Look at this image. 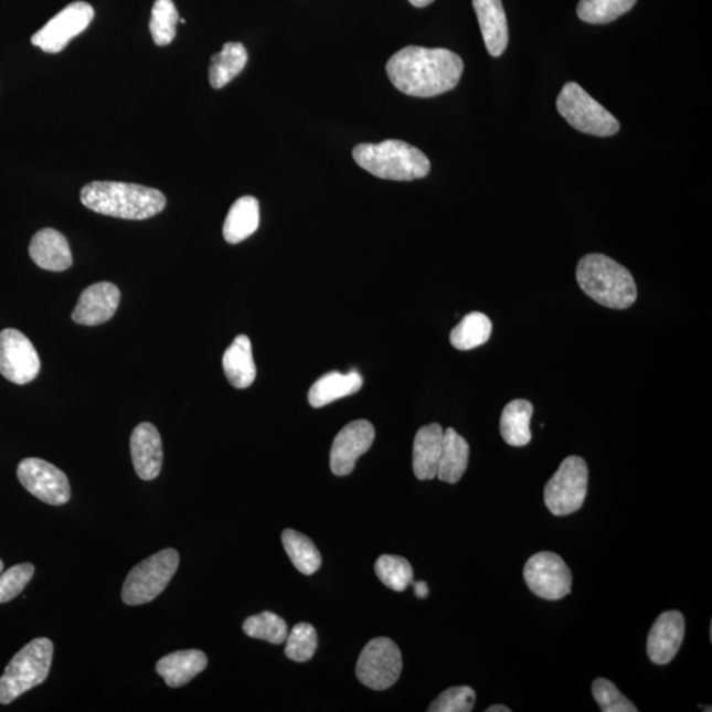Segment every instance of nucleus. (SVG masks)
Instances as JSON below:
<instances>
[{
	"label": "nucleus",
	"instance_id": "f03ea898",
	"mask_svg": "<svg viewBox=\"0 0 712 712\" xmlns=\"http://www.w3.org/2000/svg\"><path fill=\"white\" fill-rule=\"evenodd\" d=\"M84 206L114 219L142 221L166 209V195L158 189L125 182L95 181L81 192Z\"/></svg>",
	"mask_w": 712,
	"mask_h": 712
},
{
	"label": "nucleus",
	"instance_id": "f3484780",
	"mask_svg": "<svg viewBox=\"0 0 712 712\" xmlns=\"http://www.w3.org/2000/svg\"><path fill=\"white\" fill-rule=\"evenodd\" d=\"M684 637V617L680 612L659 616L648 635L647 652L650 661L667 665L674 659Z\"/></svg>",
	"mask_w": 712,
	"mask_h": 712
},
{
	"label": "nucleus",
	"instance_id": "f704fd0d",
	"mask_svg": "<svg viewBox=\"0 0 712 712\" xmlns=\"http://www.w3.org/2000/svg\"><path fill=\"white\" fill-rule=\"evenodd\" d=\"M35 574V566L25 562L6 570L0 573V605L3 603L15 599L18 595L22 594L26 585Z\"/></svg>",
	"mask_w": 712,
	"mask_h": 712
},
{
	"label": "nucleus",
	"instance_id": "393cba45",
	"mask_svg": "<svg viewBox=\"0 0 712 712\" xmlns=\"http://www.w3.org/2000/svg\"><path fill=\"white\" fill-rule=\"evenodd\" d=\"M261 223L259 201L246 195L234 202L223 225V236L230 244L246 241L253 235Z\"/></svg>",
	"mask_w": 712,
	"mask_h": 712
},
{
	"label": "nucleus",
	"instance_id": "5701e85b",
	"mask_svg": "<svg viewBox=\"0 0 712 712\" xmlns=\"http://www.w3.org/2000/svg\"><path fill=\"white\" fill-rule=\"evenodd\" d=\"M363 385V378L357 371L349 374L330 372L318 379L309 391V403L314 408H322L337 400L354 395Z\"/></svg>",
	"mask_w": 712,
	"mask_h": 712
},
{
	"label": "nucleus",
	"instance_id": "ea45409f",
	"mask_svg": "<svg viewBox=\"0 0 712 712\" xmlns=\"http://www.w3.org/2000/svg\"><path fill=\"white\" fill-rule=\"evenodd\" d=\"M487 712H511V709L503 706V704H495V706L487 709Z\"/></svg>",
	"mask_w": 712,
	"mask_h": 712
},
{
	"label": "nucleus",
	"instance_id": "c85d7f7f",
	"mask_svg": "<svg viewBox=\"0 0 712 712\" xmlns=\"http://www.w3.org/2000/svg\"><path fill=\"white\" fill-rule=\"evenodd\" d=\"M492 332V322L483 314L474 311L467 315L450 334V342L457 350H472L485 344L490 339Z\"/></svg>",
	"mask_w": 712,
	"mask_h": 712
},
{
	"label": "nucleus",
	"instance_id": "473e14b6",
	"mask_svg": "<svg viewBox=\"0 0 712 712\" xmlns=\"http://www.w3.org/2000/svg\"><path fill=\"white\" fill-rule=\"evenodd\" d=\"M378 578L393 592L403 593L413 582V568L408 560L398 555H382L375 565Z\"/></svg>",
	"mask_w": 712,
	"mask_h": 712
},
{
	"label": "nucleus",
	"instance_id": "9b49d317",
	"mask_svg": "<svg viewBox=\"0 0 712 712\" xmlns=\"http://www.w3.org/2000/svg\"><path fill=\"white\" fill-rule=\"evenodd\" d=\"M18 478L26 491L50 506L71 500V485L64 471L44 459L26 458L18 467Z\"/></svg>",
	"mask_w": 712,
	"mask_h": 712
},
{
	"label": "nucleus",
	"instance_id": "20e7f679",
	"mask_svg": "<svg viewBox=\"0 0 712 712\" xmlns=\"http://www.w3.org/2000/svg\"><path fill=\"white\" fill-rule=\"evenodd\" d=\"M357 164L375 178L392 181H413L426 178L431 161L416 147L402 140H385L379 145L364 142L352 151Z\"/></svg>",
	"mask_w": 712,
	"mask_h": 712
},
{
	"label": "nucleus",
	"instance_id": "f8f14e48",
	"mask_svg": "<svg viewBox=\"0 0 712 712\" xmlns=\"http://www.w3.org/2000/svg\"><path fill=\"white\" fill-rule=\"evenodd\" d=\"M94 19V9L86 2L67 4L42 30L32 36V44L45 53L64 51L72 40L83 33Z\"/></svg>",
	"mask_w": 712,
	"mask_h": 712
},
{
	"label": "nucleus",
	"instance_id": "4be33fe9",
	"mask_svg": "<svg viewBox=\"0 0 712 712\" xmlns=\"http://www.w3.org/2000/svg\"><path fill=\"white\" fill-rule=\"evenodd\" d=\"M223 371L237 390L248 389L256 378L253 344L247 336H237L223 355Z\"/></svg>",
	"mask_w": 712,
	"mask_h": 712
},
{
	"label": "nucleus",
	"instance_id": "aec40b11",
	"mask_svg": "<svg viewBox=\"0 0 712 712\" xmlns=\"http://www.w3.org/2000/svg\"><path fill=\"white\" fill-rule=\"evenodd\" d=\"M444 429L439 424L423 426L413 444V471L419 480L437 478Z\"/></svg>",
	"mask_w": 712,
	"mask_h": 712
},
{
	"label": "nucleus",
	"instance_id": "a878e982",
	"mask_svg": "<svg viewBox=\"0 0 712 712\" xmlns=\"http://www.w3.org/2000/svg\"><path fill=\"white\" fill-rule=\"evenodd\" d=\"M533 405L528 400H513L506 405L500 418L501 437L510 446L522 447L531 443Z\"/></svg>",
	"mask_w": 712,
	"mask_h": 712
},
{
	"label": "nucleus",
	"instance_id": "58836bf2",
	"mask_svg": "<svg viewBox=\"0 0 712 712\" xmlns=\"http://www.w3.org/2000/svg\"><path fill=\"white\" fill-rule=\"evenodd\" d=\"M408 2L415 7H419V9H423V7L432 4L434 0H408Z\"/></svg>",
	"mask_w": 712,
	"mask_h": 712
},
{
	"label": "nucleus",
	"instance_id": "9d476101",
	"mask_svg": "<svg viewBox=\"0 0 712 712\" xmlns=\"http://www.w3.org/2000/svg\"><path fill=\"white\" fill-rule=\"evenodd\" d=\"M524 580L531 592L545 601H560L572 593L573 575L559 554L532 555L524 567Z\"/></svg>",
	"mask_w": 712,
	"mask_h": 712
},
{
	"label": "nucleus",
	"instance_id": "2f4dec72",
	"mask_svg": "<svg viewBox=\"0 0 712 712\" xmlns=\"http://www.w3.org/2000/svg\"><path fill=\"white\" fill-rule=\"evenodd\" d=\"M243 630L249 637L279 646L288 637V626L280 616L274 613H262L249 616L243 623Z\"/></svg>",
	"mask_w": 712,
	"mask_h": 712
},
{
	"label": "nucleus",
	"instance_id": "72a5a7b5",
	"mask_svg": "<svg viewBox=\"0 0 712 712\" xmlns=\"http://www.w3.org/2000/svg\"><path fill=\"white\" fill-rule=\"evenodd\" d=\"M285 655L295 662H308L314 659L317 650L318 639L314 626L308 623H298L288 634Z\"/></svg>",
	"mask_w": 712,
	"mask_h": 712
},
{
	"label": "nucleus",
	"instance_id": "a211bd4d",
	"mask_svg": "<svg viewBox=\"0 0 712 712\" xmlns=\"http://www.w3.org/2000/svg\"><path fill=\"white\" fill-rule=\"evenodd\" d=\"M30 256L36 266L52 273H63L73 264L70 243L63 234L53 229H43L33 235Z\"/></svg>",
	"mask_w": 712,
	"mask_h": 712
},
{
	"label": "nucleus",
	"instance_id": "423d86ee",
	"mask_svg": "<svg viewBox=\"0 0 712 712\" xmlns=\"http://www.w3.org/2000/svg\"><path fill=\"white\" fill-rule=\"evenodd\" d=\"M180 565V554L174 549H164L142 560L128 573L121 599L127 606H141L152 602L164 592Z\"/></svg>",
	"mask_w": 712,
	"mask_h": 712
},
{
	"label": "nucleus",
	"instance_id": "bb28decb",
	"mask_svg": "<svg viewBox=\"0 0 712 712\" xmlns=\"http://www.w3.org/2000/svg\"><path fill=\"white\" fill-rule=\"evenodd\" d=\"M247 61L248 54L242 43H226L220 53L214 54L210 63V85L214 89H222L242 73Z\"/></svg>",
	"mask_w": 712,
	"mask_h": 712
},
{
	"label": "nucleus",
	"instance_id": "b1692460",
	"mask_svg": "<svg viewBox=\"0 0 712 712\" xmlns=\"http://www.w3.org/2000/svg\"><path fill=\"white\" fill-rule=\"evenodd\" d=\"M470 446L467 440L449 427L444 431L437 478L445 483L456 485L469 466Z\"/></svg>",
	"mask_w": 712,
	"mask_h": 712
},
{
	"label": "nucleus",
	"instance_id": "0eeeda50",
	"mask_svg": "<svg viewBox=\"0 0 712 712\" xmlns=\"http://www.w3.org/2000/svg\"><path fill=\"white\" fill-rule=\"evenodd\" d=\"M557 108L580 132L606 138L620 130L619 120L576 83H567L561 91Z\"/></svg>",
	"mask_w": 712,
	"mask_h": 712
},
{
	"label": "nucleus",
	"instance_id": "c9c22d12",
	"mask_svg": "<svg viewBox=\"0 0 712 712\" xmlns=\"http://www.w3.org/2000/svg\"><path fill=\"white\" fill-rule=\"evenodd\" d=\"M593 694L603 712H637L633 702L624 697L612 681L598 678L593 683Z\"/></svg>",
	"mask_w": 712,
	"mask_h": 712
},
{
	"label": "nucleus",
	"instance_id": "39448f33",
	"mask_svg": "<svg viewBox=\"0 0 712 712\" xmlns=\"http://www.w3.org/2000/svg\"><path fill=\"white\" fill-rule=\"evenodd\" d=\"M53 642L46 637L32 640L12 657L0 677V703L10 704L42 684L50 674Z\"/></svg>",
	"mask_w": 712,
	"mask_h": 712
},
{
	"label": "nucleus",
	"instance_id": "4c0bfd02",
	"mask_svg": "<svg viewBox=\"0 0 712 712\" xmlns=\"http://www.w3.org/2000/svg\"><path fill=\"white\" fill-rule=\"evenodd\" d=\"M412 585L415 586V594L417 598L425 599L429 595V587H427L426 582H412Z\"/></svg>",
	"mask_w": 712,
	"mask_h": 712
},
{
	"label": "nucleus",
	"instance_id": "7ed1b4c3",
	"mask_svg": "<svg viewBox=\"0 0 712 712\" xmlns=\"http://www.w3.org/2000/svg\"><path fill=\"white\" fill-rule=\"evenodd\" d=\"M576 280L581 289L603 307L621 310L636 302L637 288L633 275L606 255L583 256L576 267Z\"/></svg>",
	"mask_w": 712,
	"mask_h": 712
},
{
	"label": "nucleus",
	"instance_id": "2eb2a0df",
	"mask_svg": "<svg viewBox=\"0 0 712 712\" xmlns=\"http://www.w3.org/2000/svg\"><path fill=\"white\" fill-rule=\"evenodd\" d=\"M119 302L117 285L106 281L94 284L81 295L72 314L73 321L85 327H97L111 320Z\"/></svg>",
	"mask_w": 712,
	"mask_h": 712
},
{
	"label": "nucleus",
	"instance_id": "1a4fd4ad",
	"mask_svg": "<svg viewBox=\"0 0 712 712\" xmlns=\"http://www.w3.org/2000/svg\"><path fill=\"white\" fill-rule=\"evenodd\" d=\"M402 652L395 641L386 637L371 640L362 650L357 663V677L372 690L390 689L402 674Z\"/></svg>",
	"mask_w": 712,
	"mask_h": 712
},
{
	"label": "nucleus",
	"instance_id": "a19ab883",
	"mask_svg": "<svg viewBox=\"0 0 712 712\" xmlns=\"http://www.w3.org/2000/svg\"><path fill=\"white\" fill-rule=\"evenodd\" d=\"M2 572H3V562H2V560H0V573H2Z\"/></svg>",
	"mask_w": 712,
	"mask_h": 712
},
{
	"label": "nucleus",
	"instance_id": "c756f323",
	"mask_svg": "<svg viewBox=\"0 0 712 712\" xmlns=\"http://www.w3.org/2000/svg\"><path fill=\"white\" fill-rule=\"evenodd\" d=\"M637 0H581L576 13L583 22L607 24L633 10Z\"/></svg>",
	"mask_w": 712,
	"mask_h": 712
},
{
	"label": "nucleus",
	"instance_id": "7c9ffc66",
	"mask_svg": "<svg viewBox=\"0 0 712 712\" xmlns=\"http://www.w3.org/2000/svg\"><path fill=\"white\" fill-rule=\"evenodd\" d=\"M180 15L173 0H156L151 12L149 31L156 45L166 46L173 42Z\"/></svg>",
	"mask_w": 712,
	"mask_h": 712
},
{
	"label": "nucleus",
	"instance_id": "4468645a",
	"mask_svg": "<svg viewBox=\"0 0 712 712\" xmlns=\"http://www.w3.org/2000/svg\"><path fill=\"white\" fill-rule=\"evenodd\" d=\"M375 439V427L365 419L346 425L337 434L330 451L331 471L346 477L355 469L357 460L370 450Z\"/></svg>",
	"mask_w": 712,
	"mask_h": 712
},
{
	"label": "nucleus",
	"instance_id": "cd10ccee",
	"mask_svg": "<svg viewBox=\"0 0 712 712\" xmlns=\"http://www.w3.org/2000/svg\"><path fill=\"white\" fill-rule=\"evenodd\" d=\"M283 545L287 552L291 564L298 572L305 575H311L321 567L322 557L321 553L307 535L294 531V529H285L281 534Z\"/></svg>",
	"mask_w": 712,
	"mask_h": 712
},
{
	"label": "nucleus",
	"instance_id": "e433bc0d",
	"mask_svg": "<svg viewBox=\"0 0 712 712\" xmlns=\"http://www.w3.org/2000/svg\"><path fill=\"white\" fill-rule=\"evenodd\" d=\"M477 694L469 687L451 688L444 691L434 701L427 711L429 712H470L474 709Z\"/></svg>",
	"mask_w": 712,
	"mask_h": 712
},
{
	"label": "nucleus",
	"instance_id": "412c9836",
	"mask_svg": "<svg viewBox=\"0 0 712 712\" xmlns=\"http://www.w3.org/2000/svg\"><path fill=\"white\" fill-rule=\"evenodd\" d=\"M208 667V657L201 650H179L162 657L156 665V671L164 678L169 688L184 687Z\"/></svg>",
	"mask_w": 712,
	"mask_h": 712
},
{
	"label": "nucleus",
	"instance_id": "6ab92c4d",
	"mask_svg": "<svg viewBox=\"0 0 712 712\" xmlns=\"http://www.w3.org/2000/svg\"><path fill=\"white\" fill-rule=\"evenodd\" d=\"M488 53L500 57L508 45V23L501 0H472Z\"/></svg>",
	"mask_w": 712,
	"mask_h": 712
},
{
	"label": "nucleus",
	"instance_id": "dca6fc26",
	"mask_svg": "<svg viewBox=\"0 0 712 712\" xmlns=\"http://www.w3.org/2000/svg\"><path fill=\"white\" fill-rule=\"evenodd\" d=\"M131 458L138 477L153 480L159 477L162 467V440L158 427L141 423L135 427L130 439Z\"/></svg>",
	"mask_w": 712,
	"mask_h": 712
},
{
	"label": "nucleus",
	"instance_id": "ddd939ff",
	"mask_svg": "<svg viewBox=\"0 0 712 712\" xmlns=\"http://www.w3.org/2000/svg\"><path fill=\"white\" fill-rule=\"evenodd\" d=\"M40 358L35 346L22 331L4 329L0 331V374L10 382L24 385L39 375Z\"/></svg>",
	"mask_w": 712,
	"mask_h": 712
},
{
	"label": "nucleus",
	"instance_id": "f257e3e1",
	"mask_svg": "<svg viewBox=\"0 0 712 712\" xmlns=\"http://www.w3.org/2000/svg\"><path fill=\"white\" fill-rule=\"evenodd\" d=\"M464 70L463 59L444 47L405 46L386 64L392 85L418 98L437 97L453 91Z\"/></svg>",
	"mask_w": 712,
	"mask_h": 712
},
{
	"label": "nucleus",
	"instance_id": "6e6552de",
	"mask_svg": "<svg viewBox=\"0 0 712 712\" xmlns=\"http://www.w3.org/2000/svg\"><path fill=\"white\" fill-rule=\"evenodd\" d=\"M588 469L586 460L572 456L561 464L545 486V504L554 517H567L580 511L587 497Z\"/></svg>",
	"mask_w": 712,
	"mask_h": 712
}]
</instances>
